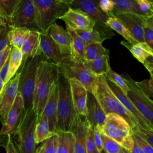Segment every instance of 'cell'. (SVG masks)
Wrapping results in <instances>:
<instances>
[{"label":"cell","mask_w":153,"mask_h":153,"mask_svg":"<svg viewBox=\"0 0 153 153\" xmlns=\"http://www.w3.org/2000/svg\"><path fill=\"white\" fill-rule=\"evenodd\" d=\"M121 44L126 47L132 55L141 63L149 56H153V50L145 42H137L130 44L126 41H121Z\"/></svg>","instance_id":"25"},{"label":"cell","mask_w":153,"mask_h":153,"mask_svg":"<svg viewBox=\"0 0 153 153\" xmlns=\"http://www.w3.org/2000/svg\"><path fill=\"white\" fill-rule=\"evenodd\" d=\"M114 2V10L142 15L139 10L136 1L116 0Z\"/></svg>","instance_id":"36"},{"label":"cell","mask_w":153,"mask_h":153,"mask_svg":"<svg viewBox=\"0 0 153 153\" xmlns=\"http://www.w3.org/2000/svg\"><path fill=\"white\" fill-rule=\"evenodd\" d=\"M131 135L133 141L139 148H140L144 151L145 153H153L152 146H151L142 137H141L139 134L133 131H132Z\"/></svg>","instance_id":"44"},{"label":"cell","mask_w":153,"mask_h":153,"mask_svg":"<svg viewBox=\"0 0 153 153\" xmlns=\"http://www.w3.org/2000/svg\"><path fill=\"white\" fill-rule=\"evenodd\" d=\"M135 84L142 92H143L149 99L152 100L153 79L152 78L144 79L140 82L135 81Z\"/></svg>","instance_id":"40"},{"label":"cell","mask_w":153,"mask_h":153,"mask_svg":"<svg viewBox=\"0 0 153 153\" xmlns=\"http://www.w3.org/2000/svg\"><path fill=\"white\" fill-rule=\"evenodd\" d=\"M58 74L59 68L46 58L39 62L36 71L32 107L37 119L42 115L51 88L57 81Z\"/></svg>","instance_id":"2"},{"label":"cell","mask_w":153,"mask_h":153,"mask_svg":"<svg viewBox=\"0 0 153 153\" xmlns=\"http://www.w3.org/2000/svg\"><path fill=\"white\" fill-rule=\"evenodd\" d=\"M103 149L107 153H121L123 148L115 141L100 132Z\"/></svg>","instance_id":"38"},{"label":"cell","mask_w":153,"mask_h":153,"mask_svg":"<svg viewBox=\"0 0 153 153\" xmlns=\"http://www.w3.org/2000/svg\"><path fill=\"white\" fill-rule=\"evenodd\" d=\"M40 33L38 31L30 30L20 48L23 55L22 62L29 58L42 54L39 48Z\"/></svg>","instance_id":"23"},{"label":"cell","mask_w":153,"mask_h":153,"mask_svg":"<svg viewBox=\"0 0 153 153\" xmlns=\"http://www.w3.org/2000/svg\"><path fill=\"white\" fill-rule=\"evenodd\" d=\"M13 26L26 27L38 31L35 23V6L33 0H21L14 14Z\"/></svg>","instance_id":"12"},{"label":"cell","mask_w":153,"mask_h":153,"mask_svg":"<svg viewBox=\"0 0 153 153\" xmlns=\"http://www.w3.org/2000/svg\"><path fill=\"white\" fill-rule=\"evenodd\" d=\"M2 146L5 148L7 153H19L10 135L7 136L4 143Z\"/></svg>","instance_id":"48"},{"label":"cell","mask_w":153,"mask_h":153,"mask_svg":"<svg viewBox=\"0 0 153 153\" xmlns=\"http://www.w3.org/2000/svg\"><path fill=\"white\" fill-rule=\"evenodd\" d=\"M59 19L65 22L66 27L72 29L91 31L95 26V22L88 15L78 9L69 8Z\"/></svg>","instance_id":"14"},{"label":"cell","mask_w":153,"mask_h":153,"mask_svg":"<svg viewBox=\"0 0 153 153\" xmlns=\"http://www.w3.org/2000/svg\"><path fill=\"white\" fill-rule=\"evenodd\" d=\"M111 13L121 20L137 42H145L143 30L142 25V17L143 15L114 10Z\"/></svg>","instance_id":"15"},{"label":"cell","mask_w":153,"mask_h":153,"mask_svg":"<svg viewBox=\"0 0 153 153\" xmlns=\"http://www.w3.org/2000/svg\"><path fill=\"white\" fill-rule=\"evenodd\" d=\"M98 5L103 13L108 14L114 9V2L112 0H101L98 1Z\"/></svg>","instance_id":"46"},{"label":"cell","mask_w":153,"mask_h":153,"mask_svg":"<svg viewBox=\"0 0 153 153\" xmlns=\"http://www.w3.org/2000/svg\"><path fill=\"white\" fill-rule=\"evenodd\" d=\"M57 103V81L53 85L47 102L45 103L42 115L46 117L49 123L50 131L54 133L56 123Z\"/></svg>","instance_id":"22"},{"label":"cell","mask_w":153,"mask_h":153,"mask_svg":"<svg viewBox=\"0 0 153 153\" xmlns=\"http://www.w3.org/2000/svg\"><path fill=\"white\" fill-rule=\"evenodd\" d=\"M37 115L33 108L24 111L20 123L11 137H14L19 153H35L34 132Z\"/></svg>","instance_id":"6"},{"label":"cell","mask_w":153,"mask_h":153,"mask_svg":"<svg viewBox=\"0 0 153 153\" xmlns=\"http://www.w3.org/2000/svg\"><path fill=\"white\" fill-rule=\"evenodd\" d=\"M143 65L145 66L146 69L148 71L151 75V78L153 76V56L148 57L143 62Z\"/></svg>","instance_id":"51"},{"label":"cell","mask_w":153,"mask_h":153,"mask_svg":"<svg viewBox=\"0 0 153 153\" xmlns=\"http://www.w3.org/2000/svg\"><path fill=\"white\" fill-rule=\"evenodd\" d=\"M93 137L94 140L99 152L103 149L102 142L100 136V127L99 126H95L93 128Z\"/></svg>","instance_id":"47"},{"label":"cell","mask_w":153,"mask_h":153,"mask_svg":"<svg viewBox=\"0 0 153 153\" xmlns=\"http://www.w3.org/2000/svg\"><path fill=\"white\" fill-rule=\"evenodd\" d=\"M19 76L20 73L18 72L5 85L0 94V121L2 125L5 123L18 93Z\"/></svg>","instance_id":"13"},{"label":"cell","mask_w":153,"mask_h":153,"mask_svg":"<svg viewBox=\"0 0 153 153\" xmlns=\"http://www.w3.org/2000/svg\"><path fill=\"white\" fill-rule=\"evenodd\" d=\"M141 14L143 16H153V2L148 0H136Z\"/></svg>","instance_id":"42"},{"label":"cell","mask_w":153,"mask_h":153,"mask_svg":"<svg viewBox=\"0 0 153 153\" xmlns=\"http://www.w3.org/2000/svg\"><path fill=\"white\" fill-rule=\"evenodd\" d=\"M0 25H4V24L2 23V22L1 20V19H0Z\"/></svg>","instance_id":"57"},{"label":"cell","mask_w":153,"mask_h":153,"mask_svg":"<svg viewBox=\"0 0 153 153\" xmlns=\"http://www.w3.org/2000/svg\"><path fill=\"white\" fill-rule=\"evenodd\" d=\"M8 60H9V57L7 59V62L5 63V64L0 69V78L4 82L5 85L8 82V71H9Z\"/></svg>","instance_id":"50"},{"label":"cell","mask_w":153,"mask_h":153,"mask_svg":"<svg viewBox=\"0 0 153 153\" xmlns=\"http://www.w3.org/2000/svg\"><path fill=\"white\" fill-rule=\"evenodd\" d=\"M72 0H33L35 23L39 32H44L70 8Z\"/></svg>","instance_id":"4"},{"label":"cell","mask_w":153,"mask_h":153,"mask_svg":"<svg viewBox=\"0 0 153 153\" xmlns=\"http://www.w3.org/2000/svg\"><path fill=\"white\" fill-rule=\"evenodd\" d=\"M100 132L118 143L123 148L130 151L133 146L131 128L127 122L116 114H109Z\"/></svg>","instance_id":"7"},{"label":"cell","mask_w":153,"mask_h":153,"mask_svg":"<svg viewBox=\"0 0 153 153\" xmlns=\"http://www.w3.org/2000/svg\"><path fill=\"white\" fill-rule=\"evenodd\" d=\"M99 153H107V152H106L104 149H102V150Z\"/></svg>","instance_id":"55"},{"label":"cell","mask_w":153,"mask_h":153,"mask_svg":"<svg viewBox=\"0 0 153 153\" xmlns=\"http://www.w3.org/2000/svg\"><path fill=\"white\" fill-rule=\"evenodd\" d=\"M105 76L113 82L124 94H127L128 90V87L126 82L121 75H118L111 68L109 72L105 75Z\"/></svg>","instance_id":"39"},{"label":"cell","mask_w":153,"mask_h":153,"mask_svg":"<svg viewBox=\"0 0 153 153\" xmlns=\"http://www.w3.org/2000/svg\"><path fill=\"white\" fill-rule=\"evenodd\" d=\"M8 26L7 25H2V29L0 31V51L3 50L7 47L10 45L8 37Z\"/></svg>","instance_id":"45"},{"label":"cell","mask_w":153,"mask_h":153,"mask_svg":"<svg viewBox=\"0 0 153 153\" xmlns=\"http://www.w3.org/2000/svg\"><path fill=\"white\" fill-rule=\"evenodd\" d=\"M39 48L45 57L57 67L64 59L68 57L61 53L59 47L50 36L48 30L40 33Z\"/></svg>","instance_id":"16"},{"label":"cell","mask_w":153,"mask_h":153,"mask_svg":"<svg viewBox=\"0 0 153 153\" xmlns=\"http://www.w3.org/2000/svg\"><path fill=\"white\" fill-rule=\"evenodd\" d=\"M45 58V56L41 54L29 58L22 63L21 69L19 71L20 76L18 92L22 97L25 111L33 107L37 68L39 62Z\"/></svg>","instance_id":"5"},{"label":"cell","mask_w":153,"mask_h":153,"mask_svg":"<svg viewBox=\"0 0 153 153\" xmlns=\"http://www.w3.org/2000/svg\"><path fill=\"white\" fill-rule=\"evenodd\" d=\"M82 117L78 115L70 131L74 137V153H87L85 142L88 124Z\"/></svg>","instance_id":"21"},{"label":"cell","mask_w":153,"mask_h":153,"mask_svg":"<svg viewBox=\"0 0 153 153\" xmlns=\"http://www.w3.org/2000/svg\"><path fill=\"white\" fill-rule=\"evenodd\" d=\"M70 8L78 9L88 15L94 22V29L97 30L105 39L114 35L112 30L106 25L109 15L100 9L98 1L93 0H72Z\"/></svg>","instance_id":"9"},{"label":"cell","mask_w":153,"mask_h":153,"mask_svg":"<svg viewBox=\"0 0 153 153\" xmlns=\"http://www.w3.org/2000/svg\"><path fill=\"white\" fill-rule=\"evenodd\" d=\"M106 78V81L108 86L121 103L123 106L135 118L138 126L142 127L145 129L153 131V126L150 124L149 122L142 115V114L137 110L128 98L124 94L123 91L111 80Z\"/></svg>","instance_id":"17"},{"label":"cell","mask_w":153,"mask_h":153,"mask_svg":"<svg viewBox=\"0 0 153 153\" xmlns=\"http://www.w3.org/2000/svg\"><path fill=\"white\" fill-rule=\"evenodd\" d=\"M57 134L56 153H74V137L71 131H60Z\"/></svg>","instance_id":"29"},{"label":"cell","mask_w":153,"mask_h":153,"mask_svg":"<svg viewBox=\"0 0 153 153\" xmlns=\"http://www.w3.org/2000/svg\"><path fill=\"white\" fill-rule=\"evenodd\" d=\"M109 54V50L105 48L101 43L88 44L84 48V61L92 60L98 57Z\"/></svg>","instance_id":"33"},{"label":"cell","mask_w":153,"mask_h":153,"mask_svg":"<svg viewBox=\"0 0 153 153\" xmlns=\"http://www.w3.org/2000/svg\"><path fill=\"white\" fill-rule=\"evenodd\" d=\"M87 113L85 118L88 124L92 128L95 126H99L101 128L105 122L106 115L96 97L89 92L87 94Z\"/></svg>","instance_id":"19"},{"label":"cell","mask_w":153,"mask_h":153,"mask_svg":"<svg viewBox=\"0 0 153 153\" xmlns=\"http://www.w3.org/2000/svg\"><path fill=\"white\" fill-rule=\"evenodd\" d=\"M131 130L139 134L151 146L153 145V131L145 129L142 127L136 126L131 128Z\"/></svg>","instance_id":"43"},{"label":"cell","mask_w":153,"mask_h":153,"mask_svg":"<svg viewBox=\"0 0 153 153\" xmlns=\"http://www.w3.org/2000/svg\"><path fill=\"white\" fill-rule=\"evenodd\" d=\"M57 134L54 133L51 137L43 141L36 148L35 153H56Z\"/></svg>","instance_id":"37"},{"label":"cell","mask_w":153,"mask_h":153,"mask_svg":"<svg viewBox=\"0 0 153 153\" xmlns=\"http://www.w3.org/2000/svg\"><path fill=\"white\" fill-rule=\"evenodd\" d=\"M85 147H86L87 153H99L97 149V148L94 140L93 129L89 124L87 128Z\"/></svg>","instance_id":"41"},{"label":"cell","mask_w":153,"mask_h":153,"mask_svg":"<svg viewBox=\"0 0 153 153\" xmlns=\"http://www.w3.org/2000/svg\"><path fill=\"white\" fill-rule=\"evenodd\" d=\"M121 153H130V152H129L128 151H127V150H126L125 149L123 148V151H122Z\"/></svg>","instance_id":"54"},{"label":"cell","mask_w":153,"mask_h":153,"mask_svg":"<svg viewBox=\"0 0 153 153\" xmlns=\"http://www.w3.org/2000/svg\"><path fill=\"white\" fill-rule=\"evenodd\" d=\"M108 14L109 17L106 21V25L109 27L123 36L127 42L130 44L138 42L118 18L115 16L111 12Z\"/></svg>","instance_id":"27"},{"label":"cell","mask_w":153,"mask_h":153,"mask_svg":"<svg viewBox=\"0 0 153 153\" xmlns=\"http://www.w3.org/2000/svg\"><path fill=\"white\" fill-rule=\"evenodd\" d=\"M48 119L43 115L37 119L34 132V140L36 144L42 143L52 136Z\"/></svg>","instance_id":"30"},{"label":"cell","mask_w":153,"mask_h":153,"mask_svg":"<svg viewBox=\"0 0 153 153\" xmlns=\"http://www.w3.org/2000/svg\"><path fill=\"white\" fill-rule=\"evenodd\" d=\"M21 0H0V19L2 23L13 26V20Z\"/></svg>","instance_id":"24"},{"label":"cell","mask_w":153,"mask_h":153,"mask_svg":"<svg viewBox=\"0 0 153 153\" xmlns=\"http://www.w3.org/2000/svg\"><path fill=\"white\" fill-rule=\"evenodd\" d=\"M4 86H5L4 82L2 81V80L0 78V94L1 93V92H2V90H3L4 87Z\"/></svg>","instance_id":"53"},{"label":"cell","mask_w":153,"mask_h":153,"mask_svg":"<svg viewBox=\"0 0 153 153\" xmlns=\"http://www.w3.org/2000/svg\"><path fill=\"white\" fill-rule=\"evenodd\" d=\"M83 63L87 69L97 76L105 75L111 69L109 65V55L100 56L92 60L84 61Z\"/></svg>","instance_id":"26"},{"label":"cell","mask_w":153,"mask_h":153,"mask_svg":"<svg viewBox=\"0 0 153 153\" xmlns=\"http://www.w3.org/2000/svg\"><path fill=\"white\" fill-rule=\"evenodd\" d=\"M121 76L128 87L126 96L142 115L153 126V101L137 88L135 81L130 76L127 74Z\"/></svg>","instance_id":"10"},{"label":"cell","mask_w":153,"mask_h":153,"mask_svg":"<svg viewBox=\"0 0 153 153\" xmlns=\"http://www.w3.org/2000/svg\"><path fill=\"white\" fill-rule=\"evenodd\" d=\"M24 111L23 99L20 93L18 92L6 120L2 125L0 130V145L6 139L7 136L12 135L16 131Z\"/></svg>","instance_id":"11"},{"label":"cell","mask_w":153,"mask_h":153,"mask_svg":"<svg viewBox=\"0 0 153 153\" xmlns=\"http://www.w3.org/2000/svg\"><path fill=\"white\" fill-rule=\"evenodd\" d=\"M30 32V30L26 27L14 26L8 27V37L10 45L11 47L20 50Z\"/></svg>","instance_id":"28"},{"label":"cell","mask_w":153,"mask_h":153,"mask_svg":"<svg viewBox=\"0 0 153 153\" xmlns=\"http://www.w3.org/2000/svg\"><path fill=\"white\" fill-rule=\"evenodd\" d=\"M142 25L145 42L153 48V16H142Z\"/></svg>","instance_id":"35"},{"label":"cell","mask_w":153,"mask_h":153,"mask_svg":"<svg viewBox=\"0 0 153 153\" xmlns=\"http://www.w3.org/2000/svg\"><path fill=\"white\" fill-rule=\"evenodd\" d=\"M2 25H0V31H1V29H2Z\"/></svg>","instance_id":"56"},{"label":"cell","mask_w":153,"mask_h":153,"mask_svg":"<svg viewBox=\"0 0 153 153\" xmlns=\"http://www.w3.org/2000/svg\"><path fill=\"white\" fill-rule=\"evenodd\" d=\"M93 95L106 115L111 113L119 115L131 128L137 125L135 118L123 106L108 86L105 75L97 77Z\"/></svg>","instance_id":"3"},{"label":"cell","mask_w":153,"mask_h":153,"mask_svg":"<svg viewBox=\"0 0 153 153\" xmlns=\"http://www.w3.org/2000/svg\"><path fill=\"white\" fill-rule=\"evenodd\" d=\"M11 50V46L9 45L0 51V69L7 62L9 57Z\"/></svg>","instance_id":"49"},{"label":"cell","mask_w":153,"mask_h":153,"mask_svg":"<svg viewBox=\"0 0 153 153\" xmlns=\"http://www.w3.org/2000/svg\"><path fill=\"white\" fill-rule=\"evenodd\" d=\"M66 30L70 33L72 38L71 55L80 60L82 62L84 61V48L85 45L82 39L75 32V31L66 27Z\"/></svg>","instance_id":"31"},{"label":"cell","mask_w":153,"mask_h":153,"mask_svg":"<svg viewBox=\"0 0 153 153\" xmlns=\"http://www.w3.org/2000/svg\"><path fill=\"white\" fill-rule=\"evenodd\" d=\"M129 152L130 153H145L144 151L140 148H139L134 142L132 149L129 151Z\"/></svg>","instance_id":"52"},{"label":"cell","mask_w":153,"mask_h":153,"mask_svg":"<svg viewBox=\"0 0 153 153\" xmlns=\"http://www.w3.org/2000/svg\"><path fill=\"white\" fill-rule=\"evenodd\" d=\"M58 68L68 79H76L85 87L88 92L93 94L97 76L87 69L82 61L70 56L64 59Z\"/></svg>","instance_id":"8"},{"label":"cell","mask_w":153,"mask_h":153,"mask_svg":"<svg viewBox=\"0 0 153 153\" xmlns=\"http://www.w3.org/2000/svg\"><path fill=\"white\" fill-rule=\"evenodd\" d=\"M48 33L59 47L61 53L66 57L70 56L72 38L68 31L57 23H54L50 27Z\"/></svg>","instance_id":"20"},{"label":"cell","mask_w":153,"mask_h":153,"mask_svg":"<svg viewBox=\"0 0 153 153\" xmlns=\"http://www.w3.org/2000/svg\"><path fill=\"white\" fill-rule=\"evenodd\" d=\"M73 104L78 115L85 117L87 113V94L85 87L74 78L69 79Z\"/></svg>","instance_id":"18"},{"label":"cell","mask_w":153,"mask_h":153,"mask_svg":"<svg viewBox=\"0 0 153 153\" xmlns=\"http://www.w3.org/2000/svg\"><path fill=\"white\" fill-rule=\"evenodd\" d=\"M22 60L23 55L21 50L17 48L11 47L8 60L9 71L8 75V81L10 80L16 75L18 69L22 65Z\"/></svg>","instance_id":"32"},{"label":"cell","mask_w":153,"mask_h":153,"mask_svg":"<svg viewBox=\"0 0 153 153\" xmlns=\"http://www.w3.org/2000/svg\"><path fill=\"white\" fill-rule=\"evenodd\" d=\"M73 30L82 39L85 46L88 44L94 43L102 44V42L105 40V39L100 35V33L95 29H93L91 31H85L79 29Z\"/></svg>","instance_id":"34"},{"label":"cell","mask_w":153,"mask_h":153,"mask_svg":"<svg viewBox=\"0 0 153 153\" xmlns=\"http://www.w3.org/2000/svg\"><path fill=\"white\" fill-rule=\"evenodd\" d=\"M78 115L72 99L69 80L59 69L57 114L54 133L70 131Z\"/></svg>","instance_id":"1"}]
</instances>
